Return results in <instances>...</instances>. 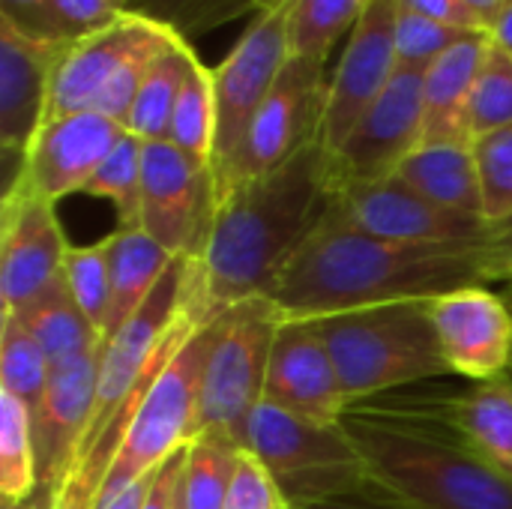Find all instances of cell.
I'll return each mask as SVG.
<instances>
[{"label": "cell", "instance_id": "48", "mask_svg": "<svg viewBox=\"0 0 512 509\" xmlns=\"http://www.w3.org/2000/svg\"><path fill=\"white\" fill-rule=\"evenodd\" d=\"M3 509H51V498H45V495L36 492L27 501H3Z\"/></svg>", "mask_w": 512, "mask_h": 509}, {"label": "cell", "instance_id": "51", "mask_svg": "<svg viewBox=\"0 0 512 509\" xmlns=\"http://www.w3.org/2000/svg\"><path fill=\"white\" fill-rule=\"evenodd\" d=\"M507 378H510V381H512V366H510V372H507Z\"/></svg>", "mask_w": 512, "mask_h": 509}, {"label": "cell", "instance_id": "47", "mask_svg": "<svg viewBox=\"0 0 512 509\" xmlns=\"http://www.w3.org/2000/svg\"><path fill=\"white\" fill-rule=\"evenodd\" d=\"M492 39L512 54V9L492 27Z\"/></svg>", "mask_w": 512, "mask_h": 509}, {"label": "cell", "instance_id": "49", "mask_svg": "<svg viewBox=\"0 0 512 509\" xmlns=\"http://www.w3.org/2000/svg\"><path fill=\"white\" fill-rule=\"evenodd\" d=\"M285 3H291V0H255L258 12H267V9H279V6H285Z\"/></svg>", "mask_w": 512, "mask_h": 509}, {"label": "cell", "instance_id": "29", "mask_svg": "<svg viewBox=\"0 0 512 509\" xmlns=\"http://www.w3.org/2000/svg\"><path fill=\"white\" fill-rule=\"evenodd\" d=\"M36 492L33 414L18 396L0 390V495L3 501H27Z\"/></svg>", "mask_w": 512, "mask_h": 509}, {"label": "cell", "instance_id": "37", "mask_svg": "<svg viewBox=\"0 0 512 509\" xmlns=\"http://www.w3.org/2000/svg\"><path fill=\"white\" fill-rule=\"evenodd\" d=\"M468 33H477V30L450 27L444 21L411 12V9H405L399 3V18H396V57H399V66L426 72L441 54H447Z\"/></svg>", "mask_w": 512, "mask_h": 509}, {"label": "cell", "instance_id": "28", "mask_svg": "<svg viewBox=\"0 0 512 509\" xmlns=\"http://www.w3.org/2000/svg\"><path fill=\"white\" fill-rule=\"evenodd\" d=\"M168 141L186 153L192 162L210 168L213 165V141H216V90L213 69H207L198 57L192 60L186 81L180 87Z\"/></svg>", "mask_w": 512, "mask_h": 509}, {"label": "cell", "instance_id": "4", "mask_svg": "<svg viewBox=\"0 0 512 509\" xmlns=\"http://www.w3.org/2000/svg\"><path fill=\"white\" fill-rule=\"evenodd\" d=\"M309 321L318 324L351 408L453 375L432 327L429 300H402Z\"/></svg>", "mask_w": 512, "mask_h": 509}, {"label": "cell", "instance_id": "17", "mask_svg": "<svg viewBox=\"0 0 512 509\" xmlns=\"http://www.w3.org/2000/svg\"><path fill=\"white\" fill-rule=\"evenodd\" d=\"M123 135L126 126L99 111L51 117L24 153L15 180L51 204L66 195H81Z\"/></svg>", "mask_w": 512, "mask_h": 509}, {"label": "cell", "instance_id": "36", "mask_svg": "<svg viewBox=\"0 0 512 509\" xmlns=\"http://www.w3.org/2000/svg\"><path fill=\"white\" fill-rule=\"evenodd\" d=\"M474 156L483 186V216L489 225L512 213V126L474 138Z\"/></svg>", "mask_w": 512, "mask_h": 509}, {"label": "cell", "instance_id": "9", "mask_svg": "<svg viewBox=\"0 0 512 509\" xmlns=\"http://www.w3.org/2000/svg\"><path fill=\"white\" fill-rule=\"evenodd\" d=\"M324 66H327L324 60H309L294 54L288 57L270 96L255 114L228 177L219 183L216 198L228 192L234 183L270 174L273 168L285 165L309 144H318L324 111H327V93H330Z\"/></svg>", "mask_w": 512, "mask_h": 509}, {"label": "cell", "instance_id": "30", "mask_svg": "<svg viewBox=\"0 0 512 509\" xmlns=\"http://www.w3.org/2000/svg\"><path fill=\"white\" fill-rule=\"evenodd\" d=\"M369 3L372 0H291L288 3L291 54L327 63L336 39H342L348 30L357 27Z\"/></svg>", "mask_w": 512, "mask_h": 509}, {"label": "cell", "instance_id": "26", "mask_svg": "<svg viewBox=\"0 0 512 509\" xmlns=\"http://www.w3.org/2000/svg\"><path fill=\"white\" fill-rule=\"evenodd\" d=\"M198 54L192 51V42L171 36L159 54L153 57L147 78L135 96V105L126 120V132L141 141H168L174 105L180 96V87L186 81V72Z\"/></svg>", "mask_w": 512, "mask_h": 509}, {"label": "cell", "instance_id": "3", "mask_svg": "<svg viewBox=\"0 0 512 509\" xmlns=\"http://www.w3.org/2000/svg\"><path fill=\"white\" fill-rule=\"evenodd\" d=\"M369 492L405 509H512V477L435 423L351 408L342 417Z\"/></svg>", "mask_w": 512, "mask_h": 509}, {"label": "cell", "instance_id": "14", "mask_svg": "<svg viewBox=\"0 0 512 509\" xmlns=\"http://www.w3.org/2000/svg\"><path fill=\"white\" fill-rule=\"evenodd\" d=\"M333 213L351 228L399 243L483 246L492 231L483 216L438 207L399 177L333 189Z\"/></svg>", "mask_w": 512, "mask_h": 509}, {"label": "cell", "instance_id": "8", "mask_svg": "<svg viewBox=\"0 0 512 509\" xmlns=\"http://www.w3.org/2000/svg\"><path fill=\"white\" fill-rule=\"evenodd\" d=\"M291 57L288 3L279 9L255 12L234 51L213 69L216 90V141H213V183L228 177L255 114L270 96L282 66Z\"/></svg>", "mask_w": 512, "mask_h": 509}, {"label": "cell", "instance_id": "45", "mask_svg": "<svg viewBox=\"0 0 512 509\" xmlns=\"http://www.w3.org/2000/svg\"><path fill=\"white\" fill-rule=\"evenodd\" d=\"M150 483H153V474L132 483L129 489H123L120 495H114L111 501H105L99 509H144V501H147V492H150Z\"/></svg>", "mask_w": 512, "mask_h": 509}, {"label": "cell", "instance_id": "2", "mask_svg": "<svg viewBox=\"0 0 512 509\" xmlns=\"http://www.w3.org/2000/svg\"><path fill=\"white\" fill-rule=\"evenodd\" d=\"M486 243H399L342 222L333 207L279 273L270 300L285 318H327L495 285Z\"/></svg>", "mask_w": 512, "mask_h": 509}, {"label": "cell", "instance_id": "23", "mask_svg": "<svg viewBox=\"0 0 512 509\" xmlns=\"http://www.w3.org/2000/svg\"><path fill=\"white\" fill-rule=\"evenodd\" d=\"M108 240V273H111V303L102 330V342L111 339L156 291L162 276L177 261L141 228H117Z\"/></svg>", "mask_w": 512, "mask_h": 509}, {"label": "cell", "instance_id": "1", "mask_svg": "<svg viewBox=\"0 0 512 509\" xmlns=\"http://www.w3.org/2000/svg\"><path fill=\"white\" fill-rule=\"evenodd\" d=\"M330 207L333 186L318 144L270 174L234 183L216 198L204 240L186 258L183 315L207 327L228 309L267 297Z\"/></svg>", "mask_w": 512, "mask_h": 509}, {"label": "cell", "instance_id": "31", "mask_svg": "<svg viewBox=\"0 0 512 509\" xmlns=\"http://www.w3.org/2000/svg\"><path fill=\"white\" fill-rule=\"evenodd\" d=\"M51 375V363L30 330L15 315H0V390L36 408Z\"/></svg>", "mask_w": 512, "mask_h": 509}, {"label": "cell", "instance_id": "25", "mask_svg": "<svg viewBox=\"0 0 512 509\" xmlns=\"http://www.w3.org/2000/svg\"><path fill=\"white\" fill-rule=\"evenodd\" d=\"M12 315L30 330V336L39 342L51 366H60L66 360H75L102 348L99 330L84 318L63 276L48 291H42L36 300H30Z\"/></svg>", "mask_w": 512, "mask_h": 509}, {"label": "cell", "instance_id": "7", "mask_svg": "<svg viewBox=\"0 0 512 509\" xmlns=\"http://www.w3.org/2000/svg\"><path fill=\"white\" fill-rule=\"evenodd\" d=\"M282 321L285 315L270 297H252L216 321L192 438L225 435L243 444V429L264 402L270 351Z\"/></svg>", "mask_w": 512, "mask_h": 509}, {"label": "cell", "instance_id": "13", "mask_svg": "<svg viewBox=\"0 0 512 509\" xmlns=\"http://www.w3.org/2000/svg\"><path fill=\"white\" fill-rule=\"evenodd\" d=\"M396 18L399 0H372L348 36V45L336 63L327 93V111L318 135L324 156H333L375 99L387 90L399 72L396 57Z\"/></svg>", "mask_w": 512, "mask_h": 509}, {"label": "cell", "instance_id": "12", "mask_svg": "<svg viewBox=\"0 0 512 509\" xmlns=\"http://www.w3.org/2000/svg\"><path fill=\"white\" fill-rule=\"evenodd\" d=\"M357 408L390 411L441 426L480 459L512 477V381H468L462 390H396Z\"/></svg>", "mask_w": 512, "mask_h": 509}, {"label": "cell", "instance_id": "32", "mask_svg": "<svg viewBox=\"0 0 512 509\" xmlns=\"http://www.w3.org/2000/svg\"><path fill=\"white\" fill-rule=\"evenodd\" d=\"M129 12L192 42L246 12H258V6L255 0H129Z\"/></svg>", "mask_w": 512, "mask_h": 509}, {"label": "cell", "instance_id": "46", "mask_svg": "<svg viewBox=\"0 0 512 509\" xmlns=\"http://www.w3.org/2000/svg\"><path fill=\"white\" fill-rule=\"evenodd\" d=\"M477 18H480V24L492 33V27L507 15L512 9V0H462Z\"/></svg>", "mask_w": 512, "mask_h": 509}, {"label": "cell", "instance_id": "41", "mask_svg": "<svg viewBox=\"0 0 512 509\" xmlns=\"http://www.w3.org/2000/svg\"><path fill=\"white\" fill-rule=\"evenodd\" d=\"M0 21L15 27L24 36L63 42L57 21H54L51 0H0Z\"/></svg>", "mask_w": 512, "mask_h": 509}, {"label": "cell", "instance_id": "16", "mask_svg": "<svg viewBox=\"0 0 512 509\" xmlns=\"http://www.w3.org/2000/svg\"><path fill=\"white\" fill-rule=\"evenodd\" d=\"M432 327L453 375L495 381L512 366V306L489 285H471L429 300Z\"/></svg>", "mask_w": 512, "mask_h": 509}, {"label": "cell", "instance_id": "19", "mask_svg": "<svg viewBox=\"0 0 512 509\" xmlns=\"http://www.w3.org/2000/svg\"><path fill=\"white\" fill-rule=\"evenodd\" d=\"M99 351L84 357L66 360L51 366L48 384L36 402L33 414V444H36V474H39V495H57L69 465L87 435L93 402H96V381H99Z\"/></svg>", "mask_w": 512, "mask_h": 509}, {"label": "cell", "instance_id": "27", "mask_svg": "<svg viewBox=\"0 0 512 509\" xmlns=\"http://www.w3.org/2000/svg\"><path fill=\"white\" fill-rule=\"evenodd\" d=\"M243 444L225 435H198L186 447L180 474V509H225Z\"/></svg>", "mask_w": 512, "mask_h": 509}, {"label": "cell", "instance_id": "5", "mask_svg": "<svg viewBox=\"0 0 512 509\" xmlns=\"http://www.w3.org/2000/svg\"><path fill=\"white\" fill-rule=\"evenodd\" d=\"M243 450L273 474L291 509L369 492L366 465L342 423H315L261 402L243 429Z\"/></svg>", "mask_w": 512, "mask_h": 509}, {"label": "cell", "instance_id": "22", "mask_svg": "<svg viewBox=\"0 0 512 509\" xmlns=\"http://www.w3.org/2000/svg\"><path fill=\"white\" fill-rule=\"evenodd\" d=\"M492 33L477 30L423 72V144H471L468 105Z\"/></svg>", "mask_w": 512, "mask_h": 509}, {"label": "cell", "instance_id": "6", "mask_svg": "<svg viewBox=\"0 0 512 509\" xmlns=\"http://www.w3.org/2000/svg\"><path fill=\"white\" fill-rule=\"evenodd\" d=\"M213 342H216V321L207 327H195L180 345V351L153 378L150 390L144 393L132 417L120 456L111 465V474L102 486L96 509L111 501L114 495H120L123 489H129L132 483L156 474L162 462H168L192 441L201 378Z\"/></svg>", "mask_w": 512, "mask_h": 509}, {"label": "cell", "instance_id": "43", "mask_svg": "<svg viewBox=\"0 0 512 509\" xmlns=\"http://www.w3.org/2000/svg\"><path fill=\"white\" fill-rule=\"evenodd\" d=\"M486 252H489V261H492L498 282L504 288L512 285V213L504 222L492 225L489 240H486Z\"/></svg>", "mask_w": 512, "mask_h": 509}, {"label": "cell", "instance_id": "21", "mask_svg": "<svg viewBox=\"0 0 512 509\" xmlns=\"http://www.w3.org/2000/svg\"><path fill=\"white\" fill-rule=\"evenodd\" d=\"M162 33H168V30L129 12L105 30L90 33L78 42H69L54 69L48 120L75 114V111H93L99 93L108 87V81L117 75V69L138 48L159 39Z\"/></svg>", "mask_w": 512, "mask_h": 509}, {"label": "cell", "instance_id": "50", "mask_svg": "<svg viewBox=\"0 0 512 509\" xmlns=\"http://www.w3.org/2000/svg\"><path fill=\"white\" fill-rule=\"evenodd\" d=\"M504 297H507V303L512 306V285H507V291H504Z\"/></svg>", "mask_w": 512, "mask_h": 509}, {"label": "cell", "instance_id": "18", "mask_svg": "<svg viewBox=\"0 0 512 509\" xmlns=\"http://www.w3.org/2000/svg\"><path fill=\"white\" fill-rule=\"evenodd\" d=\"M264 402L315 423H342L351 411L333 357L309 318H285L276 330Z\"/></svg>", "mask_w": 512, "mask_h": 509}, {"label": "cell", "instance_id": "40", "mask_svg": "<svg viewBox=\"0 0 512 509\" xmlns=\"http://www.w3.org/2000/svg\"><path fill=\"white\" fill-rule=\"evenodd\" d=\"M225 509H291V504L285 501L273 474L249 450H243L225 498Z\"/></svg>", "mask_w": 512, "mask_h": 509}, {"label": "cell", "instance_id": "42", "mask_svg": "<svg viewBox=\"0 0 512 509\" xmlns=\"http://www.w3.org/2000/svg\"><path fill=\"white\" fill-rule=\"evenodd\" d=\"M399 3L405 9H411V12H420L426 18L444 21V24L459 27V30H486L480 24V18L462 0H399Z\"/></svg>", "mask_w": 512, "mask_h": 509}, {"label": "cell", "instance_id": "10", "mask_svg": "<svg viewBox=\"0 0 512 509\" xmlns=\"http://www.w3.org/2000/svg\"><path fill=\"white\" fill-rule=\"evenodd\" d=\"M216 207L213 171L171 141H144L138 228L174 258H192Z\"/></svg>", "mask_w": 512, "mask_h": 509}, {"label": "cell", "instance_id": "38", "mask_svg": "<svg viewBox=\"0 0 512 509\" xmlns=\"http://www.w3.org/2000/svg\"><path fill=\"white\" fill-rule=\"evenodd\" d=\"M171 36H177V33L168 30V33H162L159 39H153V42H147L144 48H138V51L117 69V75L108 81V87L99 93L93 111H99V114L117 120L120 126H126L129 111H132V105H135V96H138V90H141V84H144V78H147V69H150L153 57L159 54V48H162Z\"/></svg>", "mask_w": 512, "mask_h": 509}, {"label": "cell", "instance_id": "20", "mask_svg": "<svg viewBox=\"0 0 512 509\" xmlns=\"http://www.w3.org/2000/svg\"><path fill=\"white\" fill-rule=\"evenodd\" d=\"M66 45L24 36L0 21V150L15 171L48 120L51 81Z\"/></svg>", "mask_w": 512, "mask_h": 509}, {"label": "cell", "instance_id": "11", "mask_svg": "<svg viewBox=\"0 0 512 509\" xmlns=\"http://www.w3.org/2000/svg\"><path fill=\"white\" fill-rule=\"evenodd\" d=\"M423 144V72L405 69L393 75L387 90L351 129L342 147L327 156L333 189L378 183L396 177L399 165Z\"/></svg>", "mask_w": 512, "mask_h": 509}, {"label": "cell", "instance_id": "15", "mask_svg": "<svg viewBox=\"0 0 512 509\" xmlns=\"http://www.w3.org/2000/svg\"><path fill=\"white\" fill-rule=\"evenodd\" d=\"M66 234L57 204L9 183L0 204V315H12L63 276Z\"/></svg>", "mask_w": 512, "mask_h": 509}, {"label": "cell", "instance_id": "24", "mask_svg": "<svg viewBox=\"0 0 512 509\" xmlns=\"http://www.w3.org/2000/svg\"><path fill=\"white\" fill-rule=\"evenodd\" d=\"M402 183L438 207L483 216V186L471 144H420L396 171ZM486 219V216H483Z\"/></svg>", "mask_w": 512, "mask_h": 509}, {"label": "cell", "instance_id": "34", "mask_svg": "<svg viewBox=\"0 0 512 509\" xmlns=\"http://www.w3.org/2000/svg\"><path fill=\"white\" fill-rule=\"evenodd\" d=\"M504 126H512V54L492 39L468 105L471 141Z\"/></svg>", "mask_w": 512, "mask_h": 509}, {"label": "cell", "instance_id": "35", "mask_svg": "<svg viewBox=\"0 0 512 509\" xmlns=\"http://www.w3.org/2000/svg\"><path fill=\"white\" fill-rule=\"evenodd\" d=\"M63 282L84 312V318L99 330H105L108 303H111V273H108V240L72 246L63 258Z\"/></svg>", "mask_w": 512, "mask_h": 509}, {"label": "cell", "instance_id": "39", "mask_svg": "<svg viewBox=\"0 0 512 509\" xmlns=\"http://www.w3.org/2000/svg\"><path fill=\"white\" fill-rule=\"evenodd\" d=\"M63 42H78L129 15V0H51Z\"/></svg>", "mask_w": 512, "mask_h": 509}, {"label": "cell", "instance_id": "33", "mask_svg": "<svg viewBox=\"0 0 512 509\" xmlns=\"http://www.w3.org/2000/svg\"><path fill=\"white\" fill-rule=\"evenodd\" d=\"M141 156H144V141L126 132L81 192L90 198L111 201L117 210V219H120L117 228H138Z\"/></svg>", "mask_w": 512, "mask_h": 509}, {"label": "cell", "instance_id": "44", "mask_svg": "<svg viewBox=\"0 0 512 509\" xmlns=\"http://www.w3.org/2000/svg\"><path fill=\"white\" fill-rule=\"evenodd\" d=\"M303 509H405L375 492H363V495H348V498H336V501H324V504H312Z\"/></svg>", "mask_w": 512, "mask_h": 509}]
</instances>
